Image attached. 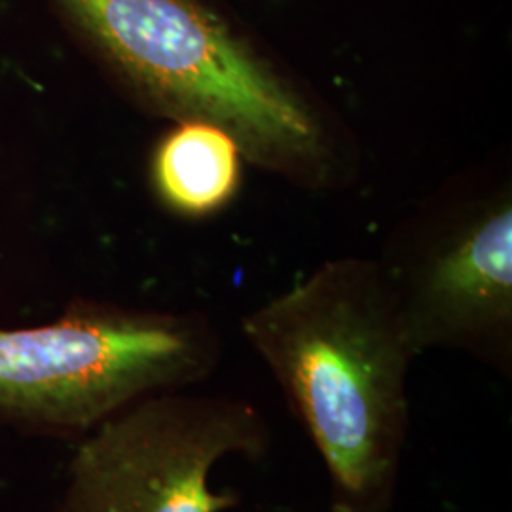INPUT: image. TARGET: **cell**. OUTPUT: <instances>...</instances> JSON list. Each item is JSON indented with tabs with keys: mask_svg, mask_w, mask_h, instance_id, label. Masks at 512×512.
<instances>
[{
	"mask_svg": "<svg viewBox=\"0 0 512 512\" xmlns=\"http://www.w3.org/2000/svg\"><path fill=\"white\" fill-rule=\"evenodd\" d=\"M317 450L330 512H391L418 353L376 260L336 258L241 319Z\"/></svg>",
	"mask_w": 512,
	"mask_h": 512,
	"instance_id": "obj_1",
	"label": "cell"
},
{
	"mask_svg": "<svg viewBox=\"0 0 512 512\" xmlns=\"http://www.w3.org/2000/svg\"><path fill=\"white\" fill-rule=\"evenodd\" d=\"M139 107L230 133L245 160L306 188L338 177L321 103L209 0H52Z\"/></svg>",
	"mask_w": 512,
	"mask_h": 512,
	"instance_id": "obj_2",
	"label": "cell"
},
{
	"mask_svg": "<svg viewBox=\"0 0 512 512\" xmlns=\"http://www.w3.org/2000/svg\"><path fill=\"white\" fill-rule=\"evenodd\" d=\"M220 361L202 313L76 300L35 327H0V425L76 442L129 404L194 389Z\"/></svg>",
	"mask_w": 512,
	"mask_h": 512,
	"instance_id": "obj_3",
	"label": "cell"
},
{
	"mask_svg": "<svg viewBox=\"0 0 512 512\" xmlns=\"http://www.w3.org/2000/svg\"><path fill=\"white\" fill-rule=\"evenodd\" d=\"M272 429L255 404L179 389L129 404L74 442L48 512H226L243 495L215 492L222 459L258 461Z\"/></svg>",
	"mask_w": 512,
	"mask_h": 512,
	"instance_id": "obj_4",
	"label": "cell"
},
{
	"mask_svg": "<svg viewBox=\"0 0 512 512\" xmlns=\"http://www.w3.org/2000/svg\"><path fill=\"white\" fill-rule=\"evenodd\" d=\"M378 262L418 357L463 351L512 376V190L456 188L427 207Z\"/></svg>",
	"mask_w": 512,
	"mask_h": 512,
	"instance_id": "obj_5",
	"label": "cell"
},
{
	"mask_svg": "<svg viewBox=\"0 0 512 512\" xmlns=\"http://www.w3.org/2000/svg\"><path fill=\"white\" fill-rule=\"evenodd\" d=\"M241 160V148L224 129L179 122L154 150L152 181L167 207L186 217H205L236 196Z\"/></svg>",
	"mask_w": 512,
	"mask_h": 512,
	"instance_id": "obj_6",
	"label": "cell"
}]
</instances>
